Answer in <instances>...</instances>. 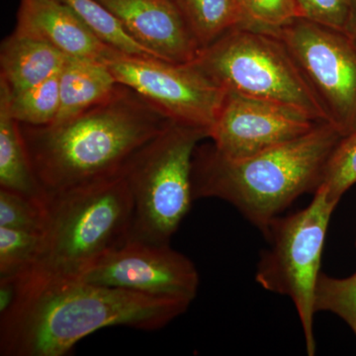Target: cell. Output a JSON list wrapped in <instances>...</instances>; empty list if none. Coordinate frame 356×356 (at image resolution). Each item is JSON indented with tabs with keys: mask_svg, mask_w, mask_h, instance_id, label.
Here are the masks:
<instances>
[{
	"mask_svg": "<svg viewBox=\"0 0 356 356\" xmlns=\"http://www.w3.org/2000/svg\"><path fill=\"white\" fill-rule=\"evenodd\" d=\"M46 212L41 254L28 273L79 277L130 240L134 201L123 175L48 196Z\"/></svg>",
	"mask_w": 356,
	"mask_h": 356,
	"instance_id": "obj_4",
	"label": "cell"
},
{
	"mask_svg": "<svg viewBox=\"0 0 356 356\" xmlns=\"http://www.w3.org/2000/svg\"><path fill=\"white\" fill-rule=\"evenodd\" d=\"M201 129L172 122L149 140L124 168L134 201L130 240L168 245L194 201L192 159Z\"/></svg>",
	"mask_w": 356,
	"mask_h": 356,
	"instance_id": "obj_6",
	"label": "cell"
},
{
	"mask_svg": "<svg viewBox=\"0 0 356 356\" xmlns=\"http://www.w3.org/2000/svg\"><path fill=\"white\" fill-rule=\"evenodd\" d=\"M58 84L60 109L53 123L72 118L107 99L119 83L103 63L67 56L58 72Z\"/></svg>",
	"mask_w": 356,
	"mask_h": 356,
	"instance_id": "obj_15",
	"label": "cell"
},
{
	"mask_svg": "<svg viewBox=\"0 0 356 356\" xmlns=\"http://www.w3.org/2000/svg\"><path fill=\"white\" fill-rule=\"evenodd\" d=\"M76 11L105 42L114 49L137 57L156 58L129 36L119 21L96 0H60Z\"/></svg>",
	"mask_w": 356,
	"mask_h": 356,
	"instance_id": "obj_20",
	"label": "cell"
},
{
	"mask_svg": "<svg viewBox=\"0 0 356 356\" xmlns=\"http://www.w3.org/2000/svg\"><path fill=\"white\" fill-rule=\"evenodd\" d=\"M343 138L332 124L321 122L305 135L248 159L232 161L213 145L197 147L192 159L193 199L226 201L266 235L293 201L317 191Z\"/></svg>",
	"mask_w": 356,
	"mask_h": 356,
	"instance_id": "obj_3",
	"label": "cell"
},
{
	"mask_svg": "<svg viewBox=\"0 0 356 356\" xmlns=\"http://www.w3.org/2000/svg\"><path fill=\"white\" fill-rule=\"evenodd\" d=\"M0 188L22 194L46 205L21 134L20 123L9 108L8 90L0 81Z\"/></svg>",
	"mask_w": 356,
	"mask_h": 356,
	"instance_id": "obj_16",
	"label": "cell"
},
{
	"mask_svg": "<svg viewBox=\"0 0 356 356\" xmlns=\"http://www.w3.org/2000/svg\"><path fill=\"white\" fill-rule=\"evenodd\" d=\"M43 233L0 227V278H17L36 266Z\"/></svg>",
	"mask_w": 356,
	"mask_h": 356,
	"instance_id": "obj_19",
	"label": "cell"
},
{
	"mask_svg": "<svg viewBox=\"0 0 356 356\" xmlns=\"http://www.w3.org/2000/svg\"><path fill=\"white\" fill-rule=\"evenodd\" d=\"M95 284L192 303L199 274L193 262L168 245L129 240L79 276Z\"/></svg>",
	"mask_w": 356,
	"mask_h": 356,
	"instance_id": "obj_10",
	"label": "cell"
},
{
	"mask_svg": "<svg viewBox=\"0 0 356 356\" xmlns=\"http://www.w3.org/2000/svg\"><path fill=\"white\" fill-rule=\"evenodd\" d=\"M343 33L356 48V0H350V13L344 26Z\"/></svg>",
	"mask_w": 356,
	"mask_h": 356,
	"instance_id": "obj_27",
	"label": "cell"
},
{
	"mask_svg": "<svg viewBox=\"0 0 356 356\" xmlns=\"http://www.w3.org/2000/svg\"><path fill=\"white\" fill-rule=\"evenodd\" d=\"M330 123L343 137L356 130V48L343 31L297 18L275 30Z\"/></svg>",
	"mask_w": 356,
	"mask_h": 356,
	"instance_id": "obj_8",
	"label": "cell"
},
{
	"mask_svg": "<svg viewBox=\"0 0 356 356\" xmlns=\"http://www.w3.org/2000/svg\"><path fill=\"white\" fill-rule=\"evenodd\" d=\"M15 30L43 40L70 57L104 64L120 53L105 43L76 11L60 0H21Z\"/></svg>",
	"mask_w": 356,
	"mask_h": 356,
	"instance_id": "obj_13",
	"label": "cell"
},
{
	"mask_svg": "<svg viewBox=\"0 0 356 356\" xmlns=\"http://www.w3.org/2000/svg\"><path fill=\"white\" fill-rule=\"evenodd\" d=\"M318 123L291 107L226 91L209 138L218 154L236 161L301 137Z\"/></svg>",
	"mask_w": 356,
	"mask_h": 356,
	"instance_id": "obj_11",
	"label": "cell"
},
{
	"mask_svg": "<svg viewBox=\"0 0 356 356\" xmlns=\"http://www.w3.org/2000/svg\"><path fill=\"white\" fill-rule=\"evenodd\" d=\"M356 184V133L339 143L325 165L322 184L330 198L339 202L344 193Z\"/></svg>",
	"mask_w": 356,
	"mask_h": 356,
	"instance_id": "obj_22",
	"label": "cell"
},
{
	"mask_svg": "<svg viewBox=\"0 0 356 356\" xmlns=\"http://www.w3.org/2000/svg\"><path fill=\"white\" fill-rule=\"evenodd\" d=\"M67 58L43 40L14 30L0 47V81L16 95L58 74Z\"/></svg>",
	"mask_w": 356,
	"mask_h": 356,
	"instance_id": "obj_14",
	"label": "cell"
},
{
	"mask_svg": "<svg viewBox=\"0 0 356 356\" xmlns=\"http://www.w3.org/2000/svg\"><path fill=\"white\" fill-rule=\"evenodd\" d=\"M353 133H356V130H355V132H353ZM351 134H353V133H351Z\"/></svg>",
	"mask_w": 356,
	"mask_h": 356,
	"instance_id": "obj_28",
	"label": "cell"
},
{
	"mask_svg": "<svg viewBox=\"0 0 356 356\" xmlns=\"http://www.w3.org/2000/svg\"><path fill=\"white\" fill-rule=\"evenodd\" d=\"M8 100L11 114L19 123L50 125L57 118L60 109L58 74L16 95H10L8 91Z\"/></svg>",
	"mask_w": 356,
	"mask_h": 356,
	"instance_id": "obj_18",
	"label": "cell"
},
{
	"mask_svg": "<svg viewBox=\"0 0 356 356\" xmlns=\"http://www.w3.org/2000/svg\"><path fill=\"white\" fill-rule=\"evenodd\" d=\"M46 221V205L0 188V227L44 234Z\"/></svg>",
	"mask_w": 356,
	"mask_h": 356,
	"instance_id": "obj_23",
	"label": "cell"
},
{
	"mask_svg": "<svg viewBox=\"0 0 356 356\" xmlns=\"http://www.w3.org/2000/svg\"><path fill=\"white\" fill-rule=\"evenodd\" d=\"M154 57L191 64L201 51L170 0H96Z\"/></svg>",
	"mask_w": 356,
	"mask_h": 356,
	"instance_id": "obj_12",
	"label": "cell"
},
{
	"mask_svg": "<svg viewBox=\"0 0 356 356\" xmlns=\"http://www.w3.org/2000/svg\"><path fill=\"white\" fill-rule=\"evenodd\" d=\"M302 18L343 31L350 0H295Z\"/></svg>",
	"mask_w": 356,
	"mask_h": 356,
	"instance_id": "obj_25",
	"label": "cell"
},
{
	"mask_svg": "<svg viewBox=\"0 0 356 356\" xmlns=\"http://www.w3.org/2000/svg\"><path fill=\"white\" fill-rule=\"evenodd\" d=\"M191 64L226 91L291 107L315 122H329L275 31L238 26L203 48Z\"/></svg>",
	"mask_w": 356,
	"mask_h": 356,
	"instance_id": "obj_5",
	"label": "cell"
},
{
	"mask_svg": "<svg viewBox=\"0 0 356 356\" xmlns=\"http://www.w3.org/2000/svg\"><path fill=\"white\" fill-rule=\"evenodd\" d=\"M240 1H241V0H240Z\"/></svg>",
	"mask_w": 356,
	"mask_h": 356,
	"instance_id": "obj_29",
	"label": "cell"
},
{
	"mask_svg": "<svg viewBox=\"0 0 356 356\" xmlns=\"http://www.w3.org/2000/svg\"><path fill=\"white\" fill-rule=\"evenodd\" d=\"M172 121L118 84L107 99L58 123H20L33 172L46 197L120 177L135 154Z\"/></svg>",
	"mask_w": 356,
	"mask_h": 356,
	"instance_id": "obj_2",
	"label": "cell"
},
{
	"mask_svg": "<svg viewBox=\"0 0 356 356\" xmlns=\"http://www.w3.org/2000/svg\"><path fill=\"white\" fill-rule=\"evenodd\" d=\"M17 285L13 278H0V315L6 313L15 301Z\"/></svg>",
	"mask_w": 356,
	"mask_h": 356,
	"instance_id": "obj_26",
	"label": "cell"
},
{
	"mask_svg": "<svg viewBox=\"0 0 356 356\" xmlns=\"http://www.w3.org/2000/svg\"><path fill=\"white\" fill-rule=\"evenodd\" d=\"M248 26L275 31L302 18L295 0H241Z\"/></svg>",
	"mask_w": 356,
	"mask_h": 356,
	"instance_id": "obj_24",
	"label": "cell"
},
{
	"mask_svg": "<svg viewBox=\"0 0 356 356\" xmlns=\"http://www.w3.org/2000/svg\"><path fill=\"white\" fill-rule=\"evenodd\" d=\"M201 50L238 26H248L240 0H170Z\"/></svg>",
	"mask_w": 356,
	"mask_h": 356,
	"instance_id": "obj_17",
	"label": "cell"
},
{
	"mask_svg": "<svg viewBox=\"0 0 356 356\" xmlns=\"http://www.w3.org/2000/svg\"><path fill=\"white\" fill-rule=\"evenodd\" d=\"M117 83L132 88L170 121L209 136L226 96L191 64L118 53L104 63Z\"/></svg>",
	"mask_w": 356,
	"mask_h": 356,
	"instance_id": "obj_9",
	"label": "cell"
},
{
	"mask_svg": "<svg viewBox=\"0 0 356 356\" xmlns=\"http://www.w3.org/2000/svg\"><path fill=\"white\" fill-rule=\"evenodd\" d=\"M316 313L331 312L343 318L356 336V273L334 278L321 273L315 292Z\"/></svg>",
	"mask_w": 356,
	"mask_h": 356,
	"instance_id": "obj_21",
	"label": "cell"
},
{
	"mask_svg": "<svg viewBox=\"0 0 356 356\" xmlns=\"http://www.w3.org/2000/svg\"><path fill=\"white\" fill-rule=\"evenodd\" d=\"M339 202L321 185L312 202L285 218H275L266 234L270 248L262 254L255 280L268 291L289 297L303 327L307 355H316L315 292L332 212Z\"/></svg>",
	"mask_w": 356,
	"mask_h": 356,
	"instance_id": "obj_7",
	"label": "cell"
},
{
	"mask_svg": "<svg viewBox=\"0 0 356 356\" xmlns=\"http://www.w3.org/2000/svg\"><path fill=\"white\" fill-rule=\"evenodd\" d=\"M0 315L2 356H63L81 339L109 327L163 329L191 303L95 284L79 277L26 273Z\"/></svg>",
	"mask_w": 356,
	"mask_h": 356,
	"instance_id": "obj_1",
	"label": "cell"
}]
</instances>
